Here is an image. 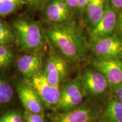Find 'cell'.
Listing matches in <instances>:
<instances>
[{
  "label": "cell",
  "instance_id": "obj_1",
  "mask_svg": "<svg viewBox=\"0 0 122 122\" xmlns=\"http://www.w3.org/2000/svg\"><path fill=\"white\" fill-rule=\"evenodd\" d=\"M49 39L63 57L74 62L85 58L88 44L81 30L74 22L52 24L47 30Z\"/></svg>",
  "mask_w": 122,
  "mask_h": 122
},
{
  "label": "cell",
  "instance_id": "obj_2",
  "mask_svg": "<svg viewBox=\"0 0 122 122\" xmlns=\"http://www.w3.org/2000/svg\"><path fill=\"white\" fill-rule=\"evenodd\" d=\"M15 41L21 49L28 53L40 52L45 44V36L41 24L27 18L14 21Z\"/></svg>",
  "mask_w": 122,
  "mask_h": 122
},
{
  "label": "cell",
  "instance_id": "obj_3",
  "mask_svg": "<svg viewBox=\"0 0 122 122\" xmlns=\"http://www.w3.org/2000/svg\"><path fill=\"white\" fill-rule=\"evenodd\" d=\"M25 80L39 96L45 107L56 111L60 98V86L50 84L42 71L32 78Z\"/></svg>",
  "mask_w": 122,
  "mask_h": 122
},
{
  "label": "cell",
  "instance_id": "obj_4",
  "mask_svg": "<svg viewBox=\"0 0 122 122\" xmlns=\"http://www.w3.org/2000/svg\"><path fill=\"white\" fill-rule=\"evenodd\" d=\"M86 96L80 76L71 79L61 88L60 98L56 111H66L81 105Z\"/></svg>",
  "mask_w": 122,
  "mask_h": 122
},
{
  "label": "cell",
  "instance_id": "obj_5",
  "mask_svg": "<svg viewBox=\"0 0 122 122\" xmlns=\"http://www.w3.org/2000/svg\"><path fill=\"white\" fill-rule=\"evenodd\" d=\"M86 95L100 98L105 97L112 88L105 76L96 68H88L80 76Z\"/></svg>",
  "mask_w": 122,
  "mask_h": 122
},
{
  "label": "cell",
  "instance_id": "obj_6",
  "mask_svg": "<svg viewBox=\"0 0 122 122\" xmlns=\"http://www.w3.org/2000/svg\"><path fill=\"white\" fill-rule=\"evenodd\" d=\"M119 12L107 2L102 18L89 31V41L93 42L98 40L115 35Z\"/></svg>",
  "mask_w": 122,
  "mask_h": 122
},
{
  "label": "cell",
  "instance_id": "obj_7",
  "mask_svg": "<svg viewBox=\"0 0 122 122\" xmlns=\"http://www.w3.org/2000/svg\"><path fill=\"white\" fill-rule=\"evenodd\" d=\"M98 112L86 105L66 111H53L48 117L50 122H94L98 118Z\"/></svg>",
  "mask_w": 122,
  "mask_h": 122
},
{
  "label": "cell",
  "instance_id": "obj_8",
  "mask_svg": "<svg viewBox=\"0 0 122 122\" xmlns=\"http://www.w3.org/2000/svg\"><path fill=\"white\" fill-rule=\"evenodd\" d=\"M91 49L97 58L122 59V40L116 35L92 42Z\"/></svg>",
  "mask_w": 122,
  "mask_h": 122
},
{
  "label": "cell",
  "instance_id": "obj_9",
  "mask_svg": "<svg viewBox=\"0 0 122 122\" xmlns=\"http://www.w3.org/2000/svg\"><path fill=\"white\" fill-rule=\"evenodd\" d=\"M44 72L50 84L60 86L67 77L69 66L65 57L51 52Z\"/></svg>",
  "mask_w": 122,
  "mask_h": 122
},
{
  "label": "cell",
  "instance_id": "obj_10",
  "mask_svg": "<svg viewBox=\"0 0 122 122\" xmlns=\"http://www.w3.org/2000/svg\"><path fill=\"white\" fill-rule=\"evenodd\" d=\"M16 92L25 111L45 116V106L42 101L26 80L18 84Z\"/></svg>",
  "mask_w": 122,
  "mask_h": 122
},
{
  "label": "cell",
  "instance_id": "obj_11",
  "mask_svg": "<svg viewBox=\"0 0 122 122\" xmlns=\"http://www.w3.org/2000/svg\"><path fill=\"white\" fill-rule=\"evenodd\" d=\"M73 10L65 0H50L45 8V16L52 24H61L74 22Z\"/></svg>",
  "mask_w": 122,
  "mask_h": 122
},
{
  "label": "cell",
  "instance_id": "obj_12",
  "mask_svg": "<svg viewBox=\"0 0 122 122\" xmlns=\"http://www.w3.org/2000/svg\"><path fill=\"white\" fill-rule=\"evenodd\" d=\"M92 65L105 76L112 88L122 83V59L97 58Z\"/></svg>",
  "mask_w": 122,
  "mask_h": 122
},
{
  "label": "cell",
  "instance_id": "obj_13",
  "mask_svg": "<svg viewBox=\"0 0 122 122\" xmlns=\"http://www.w3.org/2000/svg\"><path fill=\"white\" fill-rule=\"evenodd\" d=\"M16 65L19 72L25 79H30L41 71L42 55L40 52L28 53L20 57Z\"/></svg>",
  "mask_w": 122,
  "mask_h": 122
},
{
  "label": "cell",
  "instance_id": "obj_14",
  "mask_svg": "<svg viewBox=\"0 0 122 122\" xmlns=\"http://www.w3.org/2000/svg\"><path fill=\"white\" fill-rule=\"evenodd\" d=\"M106 0H92L89 3L86 13L92 27L98 23L102 18L106 10Z\"/></svg>",
  "mask_w": 122,
  "mask_h": 122
},
{
  "label": "cell",
  "instance_id": "obj_15",
  "mask_svg": "<svg viewBox=\"0 0 122 122\" xmlns=\"http://www.w3.org/2000/svg\"><path fill=\"white\" fill-rule=\"evenodd\" d=\"M102 119L106 122H122V104L115 96L108 102Z\"/></svg>",
  "mask_w": 122,
  "mask_h": 122
},
{
  "label": "cell",
  "instance_id": "obj_16",
  "mask_svg": "<svg viewBox=\"0 0 122 122\" xmlns=\"http://www.w3.org/2000/svg\"><path fill=\"white\" fill-rule=\"evenodd\" d=\"M14 89L9 82L0 76V106L7 105L14 97Z\"/></svg>",
  "mask_w": 122,
  "mask_h": 122
},
{
  "label": "cell",
  "instance_id": "obj_17",
  "mask_svg": "<svg viewBox=\"0 0 122 122\" xmlns=\"http://www.w3.org/2000/svg\"><path fill=\"white\" fill-rule=\"evenodd\" d=\"M15 41L13 30L6 23L0 20V45L8 46Z\"/></svg>",
  "mask_w": 122,
  "mask_h": 122
},
{
  "label": "cell",
  "instance_id": "obj_18",
  "mask_svg": "<svg viewBox=\"0 0 122 122\" xmlns=\"http://www.w3.org/2000/svg\"><path fill=\"white\" fill-rule=\"evenodd\" d=\"M24 3V0H0V16H6L13 13Z\"/></svg>",
  "mask_w": 122,
  "mask_h": 122
},
{
  "label": "cell",
  "instance_id": "obj_19",
  "mask_svg": "<svg viewBox=\"0 0 122 122\" xmlns=\"http://www.w3.org/2000/svg\"><path fill=\"white\" fill-rule=\"evenodd\" d=\"M14 59V54L8 46L0 45V69L8 67Z\"/></svg>",
  "mask_w": 122,
  "mask_h": 122
},
{
  "label": "cell",
  "instance_id": "obj_20",
  "mask_svg": "<svg viewBox=\"0 0 122 122\" xmlns=\"http://www.w3.org/2000/svg\"><path fill=\"white\" fill-rule=\"evenodd\" d=\"M0 122H24L19 112L10 111L5 114L0 118Z\"/></svg>",
  "mask_w": 122,
  "mask_h": 122
},
{
  "label": "cell",
  "instance_id": "obj_21",
  "mask_svg": "<svg viewBox=\"0 0 122 122\" xmlns=\"http://www.w3.org/2000/svg\"><path fill=\"white\" fill-rule=\"evenodd\" d=\"M23 118L25 122H46L45 116L30 113L26 111H24Z\"/></svg>",
  "mask_w": 122,
  "mask_h": 122
},
{
  "label": "cell",
  "instance_id": "obj_22",
  "mask_svg": "<svg viewBox=\"0 0 122 122\" xmlns=\"http://www.w3.org/2000/svg\"><path fill=\"white\" fill-rule=\"evenodd\" d=\"M88 4V0H78L76 11L78 13L79 17H81L84 13L86 11Z\"/></svg>",
  "mask_w": 122,
  "mask_h": 122
},
{
  "label": "cell",
  "instance_id": "obj_23",
  "mask_svg": "<svg viewBox=\"0 0 122 122\" xmlns=\"http://www.w3.org/2000/svg\"><path fill=\"white\" fill-rule=\"evenodd\" d=\"M115 35L122 40V10L119 12V16L116 28Z\"/></svg>",
  "mask_w": 122,
  "mask_h": 122
},
{
  "label": "cell",
  "instance_id": "obj_24",
  "mask_svg": "<svg viewBox=\"0 0 122 122\" xmlns=\"http://www.w3.org/2000/svg\"><path fill=\"white\" fill-rule=\"evenodd\" d=\"M115 97L122 104V83L112 88Z\"/></svg>",
  "mask_w": 122,
  "mask_h": 122
},
{
  "label": "cell",
  "instance_id": "obj_25",
  "mask_svg": "<svg viewBox=\"0 0 122 122\" xmlns=\"http://www.w3.org/2000/svg\"><path fill=\"white\" fill-rule=\"evenodd\" d=\"M109 3L117 11H120L122 10V0H109Z\"/></svg>",
  "mask_w": 122,
  "mask_h": 122
},
{
  "label": "cell",
  "instance_id": "obj_26",
  "mask_svg": "<svg viewBox=\"0 0 122 122\" xmlns=\"http://www.w3.org/2000/svg\"><path fill=\"white\" fill-rule=\"evenodd\" d=\"M65 1L72 10H76L78 0H65Z\"/></svg>",
  "mask_w": 122,
  "mask_h": 122
},
{
  "label": "cell",
  "instance_id": "obj_27",
  "mask_svg": "<svg viewBox=\"0 0 122 122\" xmlns=\"http://www.w3.org/2000/svg\"><path fill=\"white\" fill-rule=\"evenodd\" d=\"M25 2L28 3L29 4L32 5L33 6L40 5L41 4H42L45 0H24Z\"/></svg>",
  "mask_w": 122,
  "mask_h": 122
},
{
  "label": "cell",
  "instance_id": "obj_28",
  "mask_svg": "<svg viewBox=\"0 0 122 122\" xmlns=\"http://www.w3.org/2000/svg\"><path fill=\"white\" fill-rule=\"evenodd\" d=\"M100 122H106V121H105V120H103L102 119H101V121Z\"/></svg>",
  "mask_w": 122,
  "mask_h": 122
},
{
  "label": "cell",
  "instance_id": "obj_29",
  "mask_svg": "<svg viewBox=\"0 0 122 122\" xmlns=\"http://www.w3.org/2000/svg\"><path fill=\"white\" fill-rule=\"evenodd\" d=\"M92 1V0H88V3H90V2H91Z\"/></svg>",
  "mask_w": 122,
  "mask_h": 122
}]
</instances>
